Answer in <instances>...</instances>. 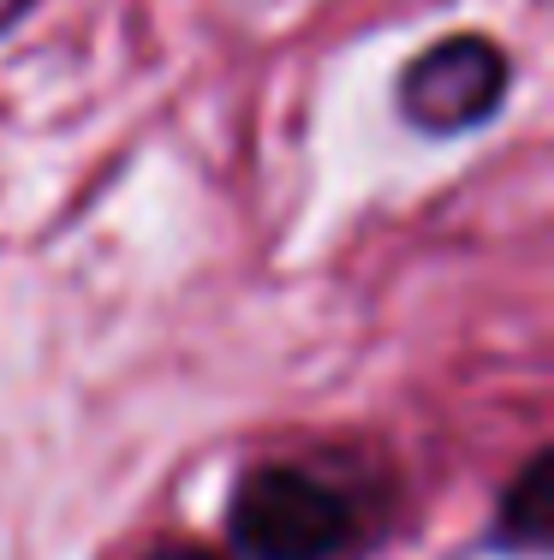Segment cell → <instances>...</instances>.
<instances>
[{
	"label": "cell",
	"instance_id": "6da1fadb",
	"mask_svg": "<svg viewBox=\"0 0 554 560\" xmlns=\"http://www.w3.org/2000/svg\"><path fill=\"white\" fill-rule=\"evenodd\" d=\"M233 549L245 560H334L364 537V501L316 465H250L227 501Z\"/></svg>",
	"mask_w": 554,
	"mask_h": 560
},
{
	"label": "cell",
	"instance_id": "7a4b0ae2",
	"mask_svg": "<svg viewBox=\"0 0 554 560\" xmlns=\"http://www.w3.org/2000/svg\"><path fill=\"white\" fill-rule=\"evenodd\" d=\"M512 84V60L495 36L465 31V36H441L424 55L400 72L393 108L417 131V138H465V131L490 126L507 102Z\"/></svg>",
	"mask_w": 554,
	"mask_h": 560
},
{
	"label": "cell",
	"instance_id": "3957f363",
	"mask_svg": "<svg viewBox=\"0 0 554 560\" xmlns=\"http://www.w3.org/2000/svg\"><path fill=\"white\" fill-rule=\"evenodd\" d=\"M490 542L507 555H543L549 549V453H531L524 471L495 501Z\"/></svg>",
	"mask_w": 554,
	"mask_h": 560
},
{
	"label": "cell",
	"instance_id": "277c9868",
	"mask_svg": "<svg viewBox=\"0 0 554 560\" xmlns=\"http://www.w3.org/2000/svg\"><path fill=\"white\" fill-rule=\"evenodd\" d=\"M143 560H221L215 549H197V542H174V549H155V555H143Z\"/></svg>",
	"mask_w": 554,
	"mask_h": 560
},
{
	"label": "cell",
	"instance_id": "5b68a950",
	"mask_svg": "<svg viewBox=\"0 0 554 560\" xmlns=\"http://www.w3.org/2000/svg\"><path fill=\"white\" fill-rule=\"evenodd\" d=\"M24 7H31V0H0V31H7V24H12V19H19V12H24Z\"/></svg>",
	"mask_w": 554,
	"mask_h": 560
}]
</instances>
